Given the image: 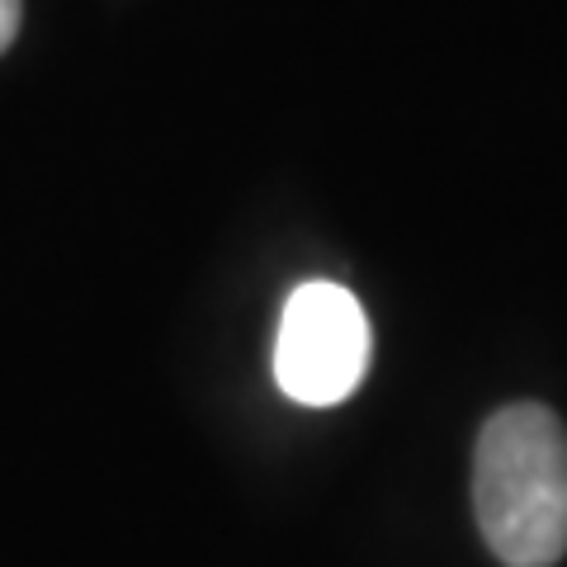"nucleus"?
I'll list each match as a JSON object with an SVG mask.
<instances>
[{
	"instance_id": "obj_1",
	"label": "nucleus",
	"mask_w": 567,
	"mask_h": 567,
	"mask_svg": "<svg viewBox=\"0 0 567 567\" xmlns=\"http://www.w3.org/2000/svg\"><path fill=\"white\" fill-rule=\"evenodd\" d=\"M473 511L506 567H554L567 554V431L548 406L516 402L483 425Z\"/></svg>"
},
{
	"instance_id": "obj_2",
	"label": "nucleus",
	"mask_w": 567,
	"mask_h": 567,
	"mask_svg": "<svg viewBox=\"0 0 567 567\" xmlns=\"http://www.w3.org/2000/svg\"><path fill=\"white\" fill-rule=\"evenodd\" d=\"M369 369V322L341 284H303L284 303L275 336V379L293 402L331 406L360 388Z\"/></svg>"
},
{
	"instance_id": "obj_3",
	"label": "nucleus",
	"mask_w": 567,
	"mask_h": 567,
	"mask_svg": "<svg viewBox=\"0 0 567 567\" xmlns=\"http://www.w3.org/2000/svg\"><path fill=\"white\" fill-rule=\"evenodd\" d=\"M20 0H0V52L14 43V33H20Z\"/></svg>"
}]
</instances>
